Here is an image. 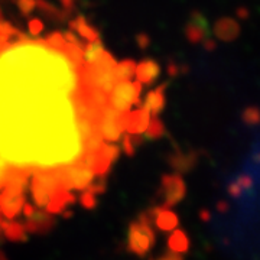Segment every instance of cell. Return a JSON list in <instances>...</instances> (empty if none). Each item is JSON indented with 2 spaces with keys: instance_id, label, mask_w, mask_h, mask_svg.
<instances>
[{
  "instance_id": "cell-35",
  "label": "cell",
  "mask_w": 260,
  "mask_h": 260,
  "mask_svg": "<svg viewBox=\"0 0 260 260\" xmlns=\"http://www.w3.org/2000/svg\"><path fill=\"white\" fill-rule=\"evenodd\" d=\"M179 73V70H178V65L177 64H169L168 65V74L171 75V77H175Z\"/></svg>"
},
{
  "instance_id": "cell-21",
  "label": "cell",
  "mask_w": 260,
  "mask_h": 260,
  "mask_svg": "<svg viewBox=\"0 0 260 260\" xmlns=\"http://www.w3.org/2000/svg\"><path fill=\"white\" fill-rule=\"evenodd\" d=\"M75 127H77V132L81 138V142H84L87 138H90L94 132H97V123L88 120V119H84V117H78L77 123H75Z\"/></svg>"
},
{
  "instance_id": "cell-2",
  "label": "cell",
  "mask_w": 260,
  "mask_h": 260,
  "mask_svg": "<svg viewBox=\"0 0 260 260\" xmlns=\"http://www.w3.org/2000/svg\"><path fill=\"white\" fill-rule=\"evenodd\" d=\"M140 93L142 84L132 83V81H119L113 87L112 93L109 95V104L114 110L121 114L130 112L132 106H140Z\"/></svg>"
},
{
  "instance_id": "cell-25",
  "label": "cell",
  "mask_w": 260,
  "mask_h": 260,
  "mask_svg": "<svg viewBox=\"0 0 260 260\" xmlns=\"http://www.w3.org/2000/svg\"><path fill=\"white\" fill-rule=\"evenodd\" d=\"M44 41V44L47 45V47L52 48V49H55V51H62L65 47V39L62 37V34L61 32H52V34H49L45 39H42Z\"/></svg>"
},
{
  "instance_id": "cell-18",
  "label": "cell",
  "mask_w": 260,
  "mask_h": 260,
  "mask_svg": "<svg viewBox=\"0 0 260 260\" xmlns=\"http://www.w3.org/2000/svg\"><path fill=\"white\" fill-rule=\"evenodd\" d=\"M104 52H106V49L103 47L100 39H97L94 42H88L83 49V65L90 67V65L97 64L104 55Z\"/></svg>"
},
{
  "instance_id": "cell-20",
  "label": "cell",
  "mask_w": 260,
  "mask_h": 260,
  "mask_svg": "<svg viewBox=\"0 0 260 260\" xmlns=\"http://www.w3.org/2000/svg\"><path fill=\"white\" fill-rule=\"evenodd\" d=\"M168 247L174 253H186L189 249V239L186 237V234L181 230L174 232L169 239H168Z\"/></svg>"
},
{
  "instance_id": "cell-22",
  "label": "cell",
  "mask_w": 260,
  "mask_h": 260,
  "mask_svg": "<svg viewBox=\"0 0 260 260\" xmlns=\"http://www.w3.org/2000/svg\"><path fill=\"white\" fill-rule=\"evenodd\" d=\"M30 188H32V197H34V200H35V203H37L38 207H41V208L47 207L51 195L48 194L47 191L39 185L37 181H34V179H32V185H30Z\"/></svg>"
},
{
  "instance_id": "cell-1",
  "label": "cell",
  "mask_w": 260,
  "mask_h": 260,
  "mask_svg": "<svg viewBox=\"0 0 260 260\" xmlns=\"http://www.w3.org/2000/svg\"><path fill=\"white\" fill-rule=\"evenodd\" d=\"M155 243V232L146 214H140L136 221L130 224L127 249L136 256H146Z\"/></svg>"
},
{
  "instance_id": "cell-34",
  "label": "cell",
  "mask_w": 260,
  "mask_h": 260,
  "mask_svg": "<svg viewBox=\"0 0 260 260\" xmlns=\"http://www.w3.org/2000/svg\"><path fill=\"white\" fill-rule=\"evenodd\" d=\"M59 3L64 8V12L67 15H70L74 10V0H59Z\"/></svg>"
},
{
  "instance_id": "cell-5",
  "label": "cell",
  "mask_w": 260,
  "mask_h": 260,
  "mask_svg": "<svg viewBox=\"0 0 260 260\" xmlns=\"http://www.w3.org/2000/svg\"><path fill=\"white\" fill-rule=\"evenodd\" d=\"M185 37L191 44L204 42L205 39L210 38V28L208 22L201 12H192L189 20L185 25Z\"/></svg>"
},
{
  "instance_id": "cell-23",
  "label": "cell",
  "mask_w": 260,
  "mask_h": 260,
  "mask_svg": "<svg viewBox=\"0 0 260 260\" xmlns=\"http://www.w3.org/2000/svg\"><path fill=\"white\" fill-rule=\"evenodd\" d=\"M103 145H104V139H103L102 135L97 130V132H94L90 138H87L83 142L84 152H99L103 148Z\"/></svg>"
},
{
  "instance_id": "cell-10",
  "label": "cell",
  "mask_w": 260,
  "mask_h": 260,
  "mask_svg": "<svg viewBox=\"0 0 260 260\" xmlns=\"http://www.w3.org/2000/svg\"><path fill=\"white\" fill-rule=\"evenodd\" d=\"M168 84H162L159 85L158 88L152 90L150 93H148L146 99H145V103L140 104L146 112L150 114V117H158V114L164 109H165V90H167Z\"/></svg>"
},
{
  "instance_id": "cell-38",
  "label": "cell",
  "mask_w": 260,
  "mask_h": 260,
  "mask_svg": "<svg viewBox=\"0 0 260 260\" xmlns=\"http://www.w3.org/2000/svg\"><path fill=\"white\" fill-rule=\"evenodd\" d=\"M0 20H3V13H2V8H0Z\"/></svg>"
},
{
  "instance_id": "cell-28",
  "label": "cell",
  "mask_w": 260,
  "mask_h": 260,
  "mask_svg": "<svg viewBox=\"0 0 260 260\" xmlns=\"http://www.w3.org/2000/svg\"><path fill=\"white\" fill-rule=\"evenodd\" d=\"M243 120L247 124H256L260 121V110L256 107H249L243 112Z\"/></svg>"
},
{
  "instance_id": "cell-11",
  "label": "cell",
  "mask_w": 260,
  "mask_h": 260,
  "mask_svg": "<svg viewBox=\"0 0 260 260\" xmlns=\"http://www.w3.org/2000/svg\"><path fill=\"white\" fill-rule=\"evenodd\" d=\"M136 78L138 83L140 84H152L160 74V67H159L158 61L155 59H142L139 64H136Z\"/></svg>"
},
{
  "instance_id": "cell-3",
  "label": "cell",
  "mask_w": 260,
  "mask_h": 260,
  "mask_svg": "<svg viewBox=\"0 0 260 260\" xmlns=\"http://www.w3.org/2000/svg\"><path fill=\"white\" fill-rule=\"evenodd\" d=\"M123 116L117 110H114L110 104L103 107L100 119L97 123V130L102 135L103 139L109 142H117L121 138L123 130Z\"/></svg>"
},
{
  "instance_id": "cell-8",
  "label": "cell",
  "mask_w": 260,
  "mask_h": 260,
  "mask_svg": "<svg viewBox=\"0 0 260 260\" xmlns=\"http://www.w3.org/2000/svg\"><path fill=\"white\" fill-rule=\"evenodd\" d=\"M54 224H55V220H54L52 214L47 213V211H41V210H35L29 215L28 220L23 223V227H25L26 233L45 234L54 227Z\"/></svg>"
},
{
  "instance_id": "cell-12",
  "label": "cell",
  "mask_w": 260,
  "mask_h": 260,
  "mask_svg": "<svg viewBox=\"0 0 260 260\" xmlns=\"http://www.w3.org/2000/svg\"><path fill=\"white\" fill-rule=\"evenodd\" d=\"M214 35L220 41L230 42L240 35V26L234 19L221 18L218 19L214 25Z\"/></svg>"
},
{
  "instance_id": "cell-4",
  "label": "cell",
  "mask_w": 260,
  "mask_h": 260,
  "mask_svg": "<svg viewBox=\"0 0 260 260\" xmlns=\"http://www.w3.org/2000/svg\"><path fill=\"white\" fill-rule=\"evenodd\" d=\"M162 207L171 208L181 203L186 194V185L179 174H165L160 179Z\"/></svg>"
},
{
  "instance_id": "cell-33",
  "label": "cell",
  "mask_w": 260,
  "mask_h": 260,
  "mask_svg": "<svg viewBox=\"0 0 260 260\" xmlns=\"http://www.w3.org/2000/svg\"><path fill=\"white\" fill-rule=\"evenodd\" d=\"M152 260H184V257L179 254V253H174V251H167L165 254L159 256L158 259H152Z\"/></svg>"
},
{
  "instance_id": "cell-14",
  "label": "cell",
  "mask_w": 260,
  "mask_h": 260,
  "mask_svg": "<svg viewBox=\"0 0 260 260\" xmlns=\"http://www.w3.org/2000/svg\"><path fill=\"white\" fill-rule=\"evenodd\" d=\"M68 25H70L71 30H75L80 37L90 41V42H94V41L100 39V32L95 28H93V26H90L87 23V19L84 18V16H77L73 20H70Z\"/></svg>"
},
{
  "instance_id": "cell-7",
  "label": "cell",
  "mask_w": 260,
  "mask_h": 260,
  "mask_svg": "<svg viewBox=\"0 0 260 260\" xmlns=\"http://www.w3.org/2000/svg\"><path fill=\"white\" fill-rule=\"evenodd\" d=\"M146 214V217L149 218L150 223H155V225L158 227L159 230L162 232H171L174 229H177L178 225V217L174 211H171L169 208L165 207H155L152 208L149 213Z\"/></svg>"
},
{
  "instance_id": "cell-24",
  "label": "cell",
  "mask_w": 260,
  "mask_h": 260,
  "mask_svg": "<svg viewBox=\"0 0 260 260\" xmlns=\"http://www.w3.org/2000/svg\"><path fill=\"white\" fill-rule=\"evenodd\" d=\"M164 132H165L164 123L159 120L158 117H150L148 129L145 130L146 138L148 139H158V138H160L164 135Z\"/></svg>"
},
{
  "instance_id": "cell-17",
  "label": "cell",
  "mask_w": 260,
  "mask_h": 260,
  "mask_svg": "<svg viewBox=\"0 0 260 260\" xmlns=\"http://www.w3.org/2000/svg\"><path fill=\"white\" fill-rule=\"evenodd\" d=\"M0 229L3 230L5 236L9 240H12V242H23V240H26V230H25V227H23L22 223L3 218L0 221Z\"/></svg>"
},
{
  "instance_id": "cell-31",
  "label": "cell",
  "mask_w": 260,
  "mask_h": 260,
  "mask_svg": "<svg viewBox=\"0 0 260 260\" xmlns=\"http://www.w3.org/2000/svg\"><path fill=\"white\" fill-rule=\"evenodd\" d=\"M28 29L32 37H38L44 30V23L39 19H30L28 22Z\"/></svg>"
},
{
  "instance_id": "cell-6",
  "label": "cell",
  "mask_w": 260,
  "mask_h": 260,
  "mask_svg": "<svg viewBox=\"0 0 260 260\" xmlns=\"http://www.w3.org/2000/svg\"><path fill=\"white\" fill-rule=\"evenodd\" d=\"M150 114L142 106L136 112H129L123 116V130L127 132V135H140L148 129Z\"/></svg>"
},
{
  "instance_id": "cell-16",
  "label": "cell",
  "mask_w": 260,
  "mask_h": 260,
  "mask_svg": "<svg viewBox=\"0 0 260 260\" xmlns=\"http://www.w3.org/2000/svg\"><path fill=\"white\" fill-rule=\"evenodd\" d=\"M37 9L44 18L49 19L55 23H62L67 20L70 15H67L64 10L58 9L52 3H49L47 0H37Z\"/></svg>"
},
{
  "instance_id": "cell-37",
  "label": "cell",
  "mask_w": 260,
  "mask_h": 260,
  "mask_svg": "<svg viewBox=\"0 0 260 260\" xmlns=\"http://www.w3.org/2000/svg\"><path fill=\"white\" fill-rule=\"evenodd\" d=\"M237 15H239V16L243 19L247 18V12H246V9H239L237 10Z\"/></svg>"
},
{
  "instance_id": "cell-9",
  "label": "cell",
  "mask_w": 260,
  "mask_h": 260,
  "mask_svg": "<svg viewBox=\"0 0 260 260\" xmlns=\"http://www.w3.org/2000/svg\"><path fill=\"white\" fill-rule=\"evenodd\" d=\"M25 205L23 194H10L6 191L0 192V213L8 220H12L22 213Z\"/></svg>"
},
{
  "instance_id": "cell-15",
  "label": "cell",
  "mask_w": 260,
  "mask_h": 260,
  "mask_svg": "<svg viewBox=\"0 0 260 260\" xmlns=\"http://www.w3.org/2000/svg\"><path fill=\"white\" fill-rule=\"evenodd\" d=\"M197 164V156L195 153H184V152H179L171 155L169 156V165L174 168L178 172H188L195 167Z\"/></svg>"
},
{
  "instance_id": "cell-27",
  "label": "cell",
  "mask_w": 260,
  "mask_h": 260,
  "mask_svg": "<svg viewBox=\"0 0 260 260\" xmlns=\"http://www.w3.org/2000/svg\"><path fill=\"white\" fill-rule=\"evenodd\" d=\"M140 142H142V139H138V138H135L133 135H126L124 138H123V150L129 155V156H132L133 153H135V149H136V146L139 145Z\"/></svg>"
},
{
  "instance_id": "cell-19",
  "label": "cell",
  "mask_w": 260,
  "mask_h": 260,
  "mask_svg": "<svg viewBox=\"0 0 260 260\" xmlns=\"http://www.w3.org/2000/svg\"><path fill=\"white\" fill-rule=\"evenodd\" d=\"M135 71H136V62L133 59H123L120 62H117L114 70H113L116 83L130 81V78L135 75Z\"/></svg>"
},
{
  "instance_id": "cell-29",
  "label": "cell",
  "mask_w": 260,
  "mask_h": 260,
  "mask_svg": "<svg viewBox=\"0 0 260 260\" xmlns=\"http://www.w3.org/2000/svg\"><path fill=\"white\" fill-rule=\"evenodd\" d=\"M81 205H83L84 208H87V210L95 208V205H97L95 194L91 192V191H88V189H85L83 194H81Z\"/></svg>"
},
{
  "instance_id": "cell-36",
  "label": "cell",
  "mask_w": 260,
  "mask_h": 260,
  "mask_svg": "<svg viewBox=\"0 0 260 260\" xmlns=\"http://www.w3.org/2000/svg\"><path fill=\"white\" fill-rule=\"evenodd\" d=\"M203 44H204V48L205 49H208V51H213L214 48H215V42H214L213 39H211V38H208V39H205L204 42H203Z\"/></svg>"
},
{
  "instance_id": "cell-30",
  "label": "cell",
  "mask_w": 260,
  "mask_h": 260,
  "mask_svg": "<svg viewBox=\"0 0 260 260\" xmlns=\"http://www.w3.org/2000/svg\"><path fill=\"white\" fill-rule=\"evenodd\" d=\"M10 168L12 167L8 164V160H5V159L2 158V155H0V189H3V186L6 184Z\"/></svg>"
},
{
  "instance_id": "cell-13",
  "label": "cell",
  "mask_w": 260,
  "mask_h": 260,
  "mask_svg": "<svg viewBox=\"0 0 260 260\" xmlns=\"http://www.w3.org/2000/svg\"><path fill=\"white\" fill-rule=\"evenodd\" d=\"M74 195L71 194L70 191H64V189H59L54 194H51L49 197V201L47 208V213L49 214H59L62 213L65 210V207L68 204H71L74 201Z\"/></svg>"
},
{
  "instance_id": "cell-32",
  "label": "cell",
  "mask_w": 260,
  "mask_h": 260,
  "mask_svg": "<svg viewBox=\"0 0 260 260\" xmlns=\"http://www.w3.org/2000/svg\"><path fill=\"white\" fill-rule=\"evenodd\" d=\"M136 44H138V47L140 49H148L150 47V37L146 35V34H138L136 35Z\"/></svg>"
},
{
  "instance_id": "cell-26",
  "label": "cell",
  "mask_w": 260,
  "mask_h": 260,
  "mask_svg": "<svg viewBox=\"0 0 260 260\" xmlns=\"http://www.w3.org/2000/svg\"><path fill=\"white\" fill-rule=\"evenodd\" d=\"M13 2L23 16H29L34 10L37 9V0H13Z\"/></svg>"
}]
</instances>
